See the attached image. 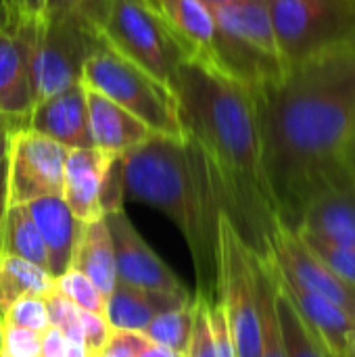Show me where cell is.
I'll use <instances>...</instances> for the list:
<instances>
[{
  "mask_svg": "<svg viewBox=\"0 0 355 357\" xmlns=\"http://www.w3.org/2000/svg\"><path fill=\"white\" fill-rule=\"evenodd\" d=\"M0 322L42 335L50 326L44 297H23V299L15 301L0 316Z\"/></svg>",
  "mask_w": 355,
  "mask_h": 357,
  "instance_id": "cell-30",
  "label": "cell"
},
{
  "mask_svg": "<svg viewBox=\"0 0 355 357\" xmlns=\"http://www.w3.org/2000/svg\"><path fill=\"white\" fill-rule=\"evenodd\" d=\"M205 2L207 6H218V4H226V2H232V0H201Z\"/></svg>",
  "mask_w": 355,
  "mask_h": 357,
  "instance_id": "cell-45",
  "label": "cell"
},
{
  "mask_svg": "<svg viewBox=\"0 0 355 357\" xmlns=\"http://www.w3.org/2000/svg\"><path fill=\"white\" fill-rule=\"evenodd\" d=\"M192 314H195V301L157 316L142 331V335L151 343L163 345V347L178 351L186 357L188 343H190V333H192Z\"/></svg>",
  "mask_w": 355,
  "mask_h": 357,
  "instance_id": "cell-26",
  "label": "cell"
},
{
  "mask_svg": "<svg viewBox=\"0 0 355 357\" xmlns=\"http://www.w3.org/2000/svg\"><path fill=\"white\" fill-rule=\"evenodd\" d=\"M92 27L103 42L138 63L174 92L186 54L151 0H94Z\"/></svg>",
  "mask_w": 355,
  "mask_h": 357,
  "instance_id": "cell-6",
  "label": "cell"
},
{
  "mask_svg": "<svg viewBox=\"0 0 355 357\" xmlns=\"http://www.w3.org/2000/svg\"><path fill=\"white\" fill-rule=\"evenodd\" d=\"M6 211H8V163L4 157L0 161V232H2Z\"/></svg>",
  "mask_w": 355,
  "mask_h": 357,
  "instance_id": "cell-39",
  "label": "cell"
},
{
  "mask_svg": "<svg viewBox=\"0 0 355 357\" xmlns=\"http://www.w3.org/2000/svg\"><path fill=\"white\" fill-rule=\"evenodd\" d=\"M80 326H82V335H84L88 356H98L107 347V343L113 335V328L109 326L105 316L92 314V312H82V310H80Z\"/></svg>",
  "mask_w": 355,
  "mask_h": 357,
  "instance_id": "cell-34",
  "label": "cell"
},
{
  "mask_svg": "<svg viewBox=\"0 0 355 357\" xmlns=\"http://www.w3.org/2000/svg\"><path fill=\"white\" fill-rule=\"evenodd\" d=\"M192 301H184L165 293L142 291V289H134L123 282H117L111 295L107 297L103 316L113 331L142 333L157 316L178 310L182 305H188Z\"/></svg>",
  "mask_w": 355,
  "mask_h": 357,
  "instance_id": "cell-21",
  "label": "cell"
},
{
  "mask_svg": "<svg viewBox=\"0 0 355 357\" xmlns=\"http://www.w3.org/2000/svg\"><path fill=\"white\" fill-rule=\"evenodd\" d=\"M40 347L42 341L38 333L2 324L0 357H40Z\"/></svg>",
  "mask_w": 355,
  "mask_h": 357,
  "instance_id": "cell-33",
  "label": "cell"
},
{
  "mask_svg": "<svg viewBox=\"0 0 355 357\" xmlns=\"http://www.w3.org/2000/svg\"><path fill=\"white\" fill-rule=\"evenodd\" d=\"M123 192L165 213L188 243L197 297L218 301V224L224 211L216 176L188 138L153 134L121 157Z\"/></svg>",
  "mask_w": 355,
  "mask_h": 357,
  "instance_id": "cell-3",
  "label": "cell"
},
{
  "mask_svg": "<svg viewBox=\"0 0 355 357\" xmlns=\"http://www.w3.org/2000/svg\"><path fill=\"white\" fill-rule=\"evenodd\" d=\"M44 13L59 15H80L92 25L94 0H44ZM94 29V27H92Z\"/></svg>",
  "mask_w": 355,
  "mask_h": 357,
  "instance_id": "cell-36",
  "label": "cell"
},
{
  "mask_svg": "<svg viewBox=\"0 0 355 357\" xmlns=\"http://www.w3.org/2000/svg\"><path fill=\"white\" fill-rule=\"evenodd\" d=\"M46 303V312H48V322L50 326L59 328L67 341H75V339H84L82 335V326H80V310L65 299L63 295H59L56 291H52L50 295L44 297Z\"/></svg>",
  "mask_w": 355,
  "mask_h": 357,
  "instance_id": "cell-31",
  "label": "cell"
},
{
  "mask_svg": "<svg viewBox=\"0 0 355 357\" xmlns=\"http://www.w3.org/2000/svg\"><path fill=\"white\" fill-rule=\"evenodd\" d=\"M54 291L69 299L77 310L92 312V314H105L107 299L98 293V289L77 270L69 268L65 274L54 278Z\"/></svg>",
  "mask_w": 355,
  "mask_h": 357,
  "instance_id": "cell-28",
  "label": "cell"
},
{
  "mask_svg": "<svg viewBox=\"0 0 355 357\" xmlns=\"http://www.w3.org/2000/svg\"><path fill=\"white\" fill-rule=\"evenodd\" d=\"M272 270V266H270ZM276 284L285 291V295L291 299L303 322L312 328V333L322 341L331 357H349L355 341V320L337 307L335 303L326 301L324 297H318L310 291H303L287 280H282L274 270Z\"/></svg>",
  "mask_w": 355,
  "mask_h": 357,
  "instance_id": "cell-17",
  "label": "cell"
},
{
  "mask_svg": "<svg viewBox=\"0 0 355 357\" xmlns=\"http://www.w3.org/2000/svg\"><path fill=\"white\" fill-rule=\"evenodd\" d=\"M216 21L211 67L255 90L285 73L266 0L209 6Z\"/></svg>",
  "mask_w": 355,
  "mask_h": 357,
  "instance_id": "cell-4",
  "label": "cell"
},
{
  "mask_svg": "<svg viewBox=\"0 0 355 357\" xmlns=\"http://www.w3.org/2000/svg\"><path fill=\"white\" fill-rule=\"evenodd\" d=\"M105 224L111 234L115 251V272L117 282L134 289L165 293L184 301H192L186 287L176 278V274L157 257V253L142 241L138 230L132 226L126 211H113L105 215Z\"/></svg>",
  "mask_w": 355,
  "mask_h": 357,
  "instance_id": "cell-12",
  "label": "cell"
},
{
  "mask_svg": "<svg viewBox=\"0 0 355 357\" xmlns=\"http://www.w3.org/2000/svg\"><path fill=\"white\" fill-rule=\"evenodd\" d=\"M293 230L301 236L355 247V186L349 178L318 190L301 209Z\"/></svg>",
  "mask_w": 355,
  "mask_h": 357,
  "instance_id": "cell-14",
  "label": "cell"
},
{
  "mask_svg": "<svg viewBox=\"0 0 355 357\" xmlns=\"http://www.w3.org/2000/svg\"><path fill=\"white\" fill-rule=\"evenodd\" d=\"M71 268L82 272L107 299L117 284L115 251L105 218L82 224Z\"/></svg>",
  "mask_w": 355,
  "mask_h": 357,
  "instance_id": "cell-22",
  "label": "cell"
},
{
  "mask_svg": "<svg viewBox=\"0 0 355 357\" xmlns=\"http://www.w3.org/2000/svg\"><path fill=\"white\" fill-rule=\"evenodd\" d=\"M0 6L13 19H38L44 13V0H0Z\"/></svg>",
  "mask_w": 355,
  "mask_h": 357,
  "instance_id": "cell-37",
  "label": "cell"
},
{
  "mask_svg": "<svg viewBox=\"0 0 355 357\" xmlns=\"http://www.w3.org/2000/svg\"><path fill=\"white\" fill-rule=\"evenodd\" d=\"M299 238L347 284L355 289V247H345V245H333L320 238L312 236H301Z\"/></svg>",
  "mask_w": 355,
  "mask_h": 357,
  "instance_id": "cell-29",
  "label": "cell"
},
{
  "mask_svg": "<svg viewBox=\"0 0 355 357\" xmlns=\"http://www.w3.org/2000/svg\"><path fill=\"white\" fill-rule=\"evenodd\" d=\"M186 59L211 67L216 21L211 8L201 0H151Z\"/></svg>",
  "mask_w": 355,
  "mask_h": 357,
  "instance_id": "cell-20",
  "label": "cell"
},
{
  "mask_svg": "<svg viewBox=\"0 0 355 357\" xmlns=\"http://www.w3.org/2000/svg\"><path fill=\"white\" fill-rule=\"evenodd\" d=\"M115 159L119 157L103 153L94 146L73 149L67 153L63 169V201L77 222L88 224L103 218L100 190Z\"/></svg>",
  "mask_w": 355,
  "mask_h": 357,
  "instance_id": "cell-16",
  "label": "cell"
},
{
  "mask_svg": "<svg viewBox=\"0 0 355 357\" xmlns=\"http://www.w3.org/2000/svg\"><path fill=\"white\" fill-rule=\"evenodd\" d=\"M138 357H184V356H182V354H178V351H172V349H167V347H163V345H157V343L146 341V343H144V347L140 349Z\"/></svg>",
  "mask_w": 355,
  "mask_h": 357,
  "instance_id": "cell-41",
  "label": "cell"
},
{
  "mask_svg": "<svg viewBox=\"0 0 355 357\" xmlns=\"http://www.w3.org/2000/svg\"><path fill=\"white\" fill-rule=\"evenodd\" d=\"M8 136L10 134H4V136H0V161L6 157V153H8Z\"/></svg>",
  "mask_w": 355,
  "mask_h": 357,
  "instance_id": "cell-44",
  "label": "cell"
},
{
  "mask_svg": "<svg viewBox=\"0 0 355 357\" xmlns=\"http://www.w3.org/2000/svg\"><path fill=\"white\" fill-rule=\"evenodd\" d=\"M0 335H2V322H0Z\"/></svg>",
  "mask_w": 355,
  "mask_h": 357,
  "instance_id": "cell-47",
  "label": "cell"
},
{
  "mask_svg": "<svg viewBox=\"0 0 355 357\" xmlns=\"http://www.w3.org/2000/svg\"><path fill=\"white\" fill-rule=\"evenodd\" d=\"M67 357H90L84 339H75V341H67Z\"/></svg>",
  "mask_w": 355,
  "mask_h": 357,
  "instance_id": "cell-42",
  "label": "cell"
},
{
  "mask_svg": "<svg viewBox=\"0 0 355 357\" xmlns=\"http://www.w3.org/2000/svg\"><path fill=\"white\" fill-rule=\"evenodd\" d=\"M19 23L29 52L33 102L82 82L84 65L98 40L84 17L42 13L38 19H19Z\"/></svg>",
  "mask_w": 355,
  "mask_h": 357,
  "instance_id": "cell-7",
  "label": "cell"
},
{
  "mask_svg": "<svg viewBox=\"0 0 355 357\" xmlns=\"http://www.w3.org/2000/svg\"><path fill=\"white\" fill-rule=\"evenodd\" d=\"M251 92L264 176L278 220L293 228L318 190L347 178L343 155L355 126V46L289 67Z\"/></svg>",
  "mask_w": 355,
  "mask_h": 357,
  "instance_id": "cell-1",
  "label": "cell"
},
{
  "mask_svg": "<svg viewBox=\"0 0 355 357\" xmlns=\"http://www.w3.org/2000/svg\"><path fill=\"white\" fill-rule=\"evenodd\" d=\"M174 94L184 136L201 149L216 176L224 213L241 238L266 257L278 215L264 176L253 92L207 63L184 59Z\"/></svg>",
  "mask_w": 355,
  "mask_h": 357,
  "instance_id": "cell-2",
  "label": "cell"
},
{
  "mask_svg": "<svg viewBox=\"0 0 355 357\" xmlns=\"http://www.w3.org/2000/svg\"><path fill=\"white\" fill-rule=\"evenodd\" d=\"M40 341H42L40 357H67V339L59 328L48 326L40 335Z\"/></svg>",
  "mask_w": 355,
  "mask_h": 357,
  "instance_id": "cell-38",
  "label": "cell"
},
{
  "mask_svg": "<svg viewBox=\"0 0 355 357\" xmlns=\"http://www.w3.org/2000/svg\"><path fill=\"white\" fill-rule=\"evenodd\" d=\"M274 307H276V320L280 328L285 357H331L326 347L322 345V341L303 322V318L299 316V312L295 310V305L291 303V299L285 295V291L278 284H276V295H274Z\"/></svg>",
  "mask_w": 355,
  "mask_h": 357,
  "instance_id": "cell-25",
  "label": "cell"
},
{
  "mask_svg": "<svg viewBox=\"0 0 355 357\" xmlns=\"http://www.w3.org/2000/svg\"><path fill=\"white\" fill-rule=\"evenodd\" d=\"M31 107L27 42L19 19L0 6V115L25 121Z\"/></svg>",
  "mask_w": 355,
  "mask_h": 357,
  "instance_id": "cell-15",
  "label": "cell"
},
{
  "mask_svg": "<svg viewBox=\"0 0 355 357\" xmlns=\"http://www.w3.org/2000/svg\"><path fill=\"white\" fill-rule=\"evenodd\" d=\"M285 69L355 46V0H266Z\"/></svg>",
  "mask_w": 355,
  "mask_h": 357,
  "instance_id": "cell-8",
  "label": "cell"
},
{
  "mask_svg": "<svg viewBox=\"0 0 355 357\" xmlns=\"http://www.w3.org/2000/svg\"><path fill=\"white\" fill-rule=\"evenodd\" d=\"M86 96L94 149L113 157H123L153 136V132L138 117L105 98L103 94L86 88Z\"/></svg>",
  "mask_w": 355,
  "mask_h": 357,
  "instance_id": "cell-18",
  "label": "cell"
},
{
  "mask_svg": "<svg viewBox=\"0 0 355 357\" xmlns=\"http://www.w3.org/2000/svg\"><path fill=\"white\" fill-rule=\"evenodd\" d=\"M349 357H355V341H354V347H352V354H349Z\"/></svg>",
  "mask_w": 355,
  "mask_h": 357,
  "instance_id": "cell-46",
  "label": "cell"
},
{
  "mask_svg": "<svg viewBox=\"0 0 355 357\" xmlns=\"http://www.w3.org/2000/svg\"><path fill=\"white\" fill-rule=\"evenodd\" d=\"M123 165H121V157L113 161V165L109 167L105 182H103V190H100V209H103V218L107 213L113 211H121L123 209Z\"/></svg>",
  "mask_w": 355,
  "mask_h": 357,
  "instance_id": "cell-35",
  "label": "cell"
},
{
  "mask_svg": "<svg viewBox=\"0 0 355 357\" xmlns=\"http://www.w3.org/2000/svg\"><path fill=\"white\" fill-rule=\"evenodd\" d=\"M82 84L138 117L153 134L186 138L176 94L100 38L84 65Z\"/></svg>",
  "mask_w": 355,
  "mask_h": 357,
  "instance_id": "cell-5",
  "label": "cell"
},
{
  "mask_svg": "<svg viewBox=\"0 0 355 357\" xmlns=\"http://www.w3.org/2000/svg\"><path fill=\"white\" fill-rule=\"evenodd\" d=\"M266 259L272 270L287 282L310 291L335 303L355 320V289L343 282L301 238L299 234L276 218L268 241Z\"/></svg>",
  "mask_w": 355,
  "mask_h": 357,
  "instance_id": "cell-11",
  "label": "cell"
},
{
  "mask_svg": "<svg viewBox=\"0 0 355 357\" xmlns=\"http://www.w3.org/2000/svg\"><path fill=\"white\" fill-rule=\"evenodd\" d=\"M343 167H345V174L347 178L352 180V184L355 186V126L352 130V136L347 140V146H345V155H343Z\"/></svg>",
  "mask_w": 355,
  "mask_h": 357,
  "instance_id": "cell-40",
  "label": "cell"
},
{
  "mask_svg": "<svg viewBox=\"0 0 355 357\" xmlns=\"http://www.w3.org/2000/svg\"><path fill=\"white\" fill-rule=\"evenodd\" d=\"M0 253L25 259L29 264H36L48 270V255H46L42 236L25 205L8 207L4 215L2 232H0Z\"/></svg>",
  "mask_w": 355,
  "mask_h": 357,
  "instance_id": "cell-24",
  "label": "cell"
},
{
  "mask_svg": "<svg viewBox=\"0 0 355 357\" xmlns=\"http://www.w3.org/2000/svg\"><path fill=\"white\" fill-rule=\"evenodd\" d=\"M54 291L48 270L0 253V316L23 297H46Z\"/></svg>",
  "mask_w": 355,
  "mask_h": 357,
  "instance_id": "cell-23",
  "label": "cell"
},
{
  "mask_svg": "<svg viewBox=\"0 0 355 357\" xmlns=\"http://www.w3.org/2000/svg\"><path fill=\"white\" fill-rule=\"evenodd\" d=\"M48 255V274L59 278L71 268L82 222L75 220L63 197H44L25 205Z\"/></svg>",
  "mask_w": 355,
  "mask_h": 357,
  "instance_id": "cell-19",
  "label": "cell"
},
{
  "mask_svg": "<svg viewBox=\"0 0 355 357\" xmlns=\"http://www.w3.org/2000/svg\"><path fill=\"white\" fill-rule=\"evenodd\" d=\"M276 282L266 257H262L259 268V316H262V357H285L280 328L274 307Z\"/></svg>",
  "mask_w": 355,
  "mask_h": 357,
  "instance_id": "cell-27",
  "label": "cell"
},
{
  "mask_svg": "<svg viewBox=\"0 0 355 357\" xmlns=\"http://www.w3.org/2000/svg\"><path fill=\"white\" fill-rule=\"evenodd\" d=\"M25 121L23 119H13V117H4V115H0V136H4V134H10L13 130H17L19 126H23Z\"/></svg>",
  "mask_w": 355,
  "mask_h": 357,
  "instance_id": "cell-43",
  "label": "cell"
},
{
  "mask_svg": "<svg viewBox=\"0 0 355 357\" xmlns=\"http://www.w3.org/2000/svg\"><path fill=\"white\" fill-rule=\"evenodd\" d=\"M257 255L222 211L218 224V301L222 303L236 357H262Z\"/></svg>",
  "mask_w": 355,
  "mask_h": 357,
  "instance_id": "cell-9",
  "label": "cell"
},
{
  "mask_svg": "<svg viewBox=\"0 0 355 357\" xmlns=\"http://www.w3.org/2000/svg\"><path fill=\"white\" fill-rule=\"evenodd\" d=\"M69 149L19 126L8 136V207L44 197H63V169Z\"/></svg>",
  "mask_w": 355,
  "mask_h": 357,
  "instance_id": "cell-10",
  "label": "cell"
},
{
  "mask_svg": "<svg viewBox=\"0 0 355 357\" xmlns=\"http://www.w3.org/2000/svg\"><path fill=\"white\" fill-rule=\"evenodd\" d=\"M186 357H218L209 316H207V301L195 295V314H192V333Z\"/></svg>",
  "mask_w": 355,
  "mask_h": 357,
  "instance_id": "cell-32",
  "label": "cell"
},
{
  "mask_svg": "<svg viewBox=\"0 0 355 357\" xmlns=\"http://www.w3.org/2000/svg\"><path fill=\"white\" fill-rule=\"evenodd\" d=\"M23 126L69 151L94 146L90 136L86 86L77 82L44 100L33 102Z\"/></svg>",
  "mask_w": 355,
  "mask_h": 357,
  "instance_id": "cell-13",
  "label": "cell"
}]
</instances>
